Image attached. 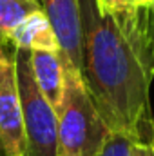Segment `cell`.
Here are the masks:
<instances>
[{
    "instance_id": "obj_7",
    "label": "cell",
    "mask_w": 154,
    "mask_h": 156,
    "mask_svg": "<svg viewBox=\"0 0 154 156\" xmlns=\"http://www.w3.org/2000/svg\"><path fill=\"white\" fill-rule=\"evenodd\" d=\"M29 56H31L35 82L56 111V107L62 102L64 85H65V64H64L62 53L60 51L58 53L29 51Z\"/></svg>"
},
{
    "instance_id": "obj_10",
    "label": "cell",
    "mask_w": 154,
    "mask_h": 156,
    "mask_svg": "<svg viewBox=\"0 0 154 156\" xmlns=\"http://www.w3.org/2000/svg\"><path fill=\"white\" fill-rule=\"evenodd\" d=\"M96 2L103 11H118V9H127V7L138 5L136 0H96Z\"/></svg>"
},
{
    "instance_id": "obj_3",
    "label": "cell",
    "mask_w": 154,
    "mask_h": 156,
    "mask_svg": "<svg viewBox=\"0 0 154 156\" xmlns=\"http://www.w3.org/2000/svg\"><path fill=\"white\" fill-rule=\"evenodd\" d=\"M15 66L22 102V122L26 138L24 156H58L56 111L35 82L29 51L15 49Z\"/></svg>"
},
{
    "instance_id": "obj_14",
    "label": "cell",
    "mask_w": 154,
    "mask_h": 156,
    "mask_svg": "<svg viewBox=\"0 0 154 156\" xmlns=\"http://www.w3.org/2000/svg\"><path fill=\"white\" fill-rule=\"evenodd\" d=\"M151 7H152V11H154V2H152V5H151Z\"/></svg>"
},
{
    "instance_id": "obj_11",
    "label": "cell",
    "mask_w": 154,
    "mask_h": 156,
    "mask_svg": "<svg viewBox=\"0 0 154 156\" xmlns=\"http://www.w3.org/2000/svg\"><path fill=\"white\" fill-rule=\"evenodd\" d=\"M131 156H154V138L145 142H132Z\"/></svg>"
},
{
    "instance_id": "obj_1",
    "label": "cell",
    "mask_w": 154,
    "mask_h": 156,
    "mask_svg": "<svg viewBox=\"0 0 154 156\" xmlns=\"http://www.w3.org/2000/svg\"><path fill=\"white\" fill-rule=\"evenodd\" d=\"M83 83L111 133L134 142L154 138V11L132 5L103 11L96 0H78Z\"/></svg>"
},
{
    "instance_id": "obj_8",
    "label": "cell",
    "mask_w": 154,
    "mask_h": 156,
    "mask_svg": "<svg viewBox=\"0 0 154 156\" xmlns=\"http://www.w3.org/2000/svg\"><path fill=\"white\" fill-rule=\"evenodd\" d=\"M38 9L42 5L35 0H0V45H9L13 29Z\"/></svg>"
},
{
    "instance_id": "obj_15",
    "label": "cell",
    "mask_w": 154,
    "mask_h": 156,
    "mask_svg": "<svg viewBox=\"0 0 154 156\" xmlns=\"http://www.w3.org/2000/svg\"><path fill=\"white\" fill-rule=\"evenodd\" d=\"M35 2H40V0H35Z\"/></svg>"
},
{
    "instance_id": "obj_9",
    "label": "cell",
    "mask_w": 154,
    "mask_h": 156,
    "mask_svg": "<svg viewBox=\"0 0 154 156\" xmlns=\"http://www.w3.org/2000/svg\"><path fill=\"white\" fill-rule=\"evenodd\" d=\"M132 142H134V140H131V138H127V136H123V134L111 133L109 140L105 142L102 153L98 156H131Z\"/></svg>"
},
{
    "instance_id": "obj_12",
    "label": "cell",
    "mask_w": 154,
    "mask_h": 156,
    "mask_svg": "<svg viewBox=\"0 0 154 156\" xmlns=\"http://www.w3.org/2000/svg\"><path fill=\"white\" fill-rule=\"evenodd\" d=\"M154 0H136V4L138 5H152Z\"/></svg>"
},
{
    "instance_id": "obj_6",
    "label": "cell",
    "mask_w": 154,
    "mask_h": 156,
    "mask_svg": "<svg viewBox=\"0 0 154 156\" xmlns=\"http://www.w3.org/2000/svg\"><path fill=\"white\" fill-rule=\"evenodd\" d=\"M9 45L26 51H51V53L60 51L58 37L44 9L31 13L13 29L9 37Z\"/></svg>"
},
{
    "instance_id": "obj_5",
    "label": "cell",
    "mask_w": 154,
    "mask_h": 156,
    "mask_svg": "<svg viewBox=\"0 0 154 156\" xmlns=\"http://www.w3.org/2000/svg\"><path fill=\"white\" fill-rule=\"evenodd\" d=\"M60 42V53L67 66L82 69V22L78 0H40Z\"/></svg>"
},
{
    "instance_id": "obj_4",
    "label": "cell",
    "mask_w": 154,
    "mask_h": 156,
    "mask_svg": "<svg viewBox=\"0 0 154 156\" xmlns=\"http://www.w3.org/2000/svg\"><path fill=\"white\" fill-rule=\"evenodd\" d=\"M0 144L4 156H24L26 138L16 80L15 49L0 45Z\"/></svg>"
},
{
    "instance_id": "obj_13",
    "label": "cell",
    "mask_w": 154,
    "mask_h": 156,
    "mask_svg": "<svg viewBox=\"0 0 154 156\" xmlns=\"http://www.w3.org/2000/svg\"><path fill=\"white\" fill-rule=\"evenodd\" d=\"M0 156H4V149H2V144H0Z\"/></svg>"
},
{
    "instance_id": "obj_2",
    "label": "cell",
    "mask_w": 154,
    "mask_h": 156,
    "mask_svg": "<svg viewBox=\"0 0 154 156\" xmlns=\"http://www.w3.org/2000/svg\"><path fill=\"white\" fill-rule=\"evenodd\" d=\"M65 64V62H64ZM58 118V156H98L111 129L98 113L80 71L65 64V85Z\"/></svg>"
}]
</instances>
